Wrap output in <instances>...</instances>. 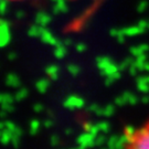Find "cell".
<instances>
[{
	"label": "cell",
	"instance_id": "obj_1",
	"mask_svg": "<svg viewBox=\"0 0 149 149\" xmlns=\"http://www.w3.org/2000/svg\"><path fill=\"white\" fill-rule=\"evenodd\" d=\"M118 149H149V118L127 128Z\"/></svg>",
	"mask_w": 149,
	"mask_h": 149
}]
</instances>
